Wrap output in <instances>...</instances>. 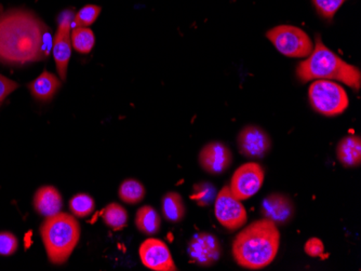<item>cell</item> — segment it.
<instances>
[{"mask_svg": "<svg viewBox=\"0 0 361 271\" xmlns=\"http://www.w3.org/2000/svg\"><path fill=\"white\" fill-rule=\"evenodd\" d=\"M310 106L318 114L336 117L348 109L350 101L345 89L332 80L318 79L308 89Z\"/></svg>", "mask_w": 361, "mask_h": 271, "instance_id": "obj_5", "label": "cell"}, {"mask_svg": "<svg viewBox=\"0 0 361 271\" xmlns=\"http://www.w3.org/2000/svg\"><path fill=\"white\" fill-rule=\"evenodd\" d=\"M118 196L125 203L137 204L145 198L146 189L141 182L128 179L119 186Z\"/></svg>", "mask_w": 361, "mask_h": 271, "instance_id": "obj_21", "label": "cell"}, {"mask_svg": "<svg viewBox=\"0 0 361 271\" xmlns=\"http://www.w3.org/2000/svg\"><path fill=\"white\" fill-rule=\"evenodd\" d=\"M19 248V241L12 232H0V255L10 256Z\"/></svg>", "mask_w": 361, "mask_h": 271, "instance_id": "obj_27", "label": "cell"}, {"mask_svg": "<svg viewBox=\"0 0 361 271\" xmlns=\"http://www.w3.org/2000/svg\"><path fill=\"white\" fill-rule=\"evenodd\" d=\"M216 196H218V190H216V186L210 182L204 181L192 186V191L190 198L197 206L206 208V206H210L214 203Z\"/></svg>", "mask_w": 361, "mask_h": 271, "instance_id": "obj_22", "label": "cell"}, {"mask_svg": "<svg viewBox=\"0 0 361 271\" xmlns=\"http://www.w3.org/2000/svg\"><path fill=\"white\" fill-rule=\"evenodd\" d=\"M304 251L310 258H320L324 253V246L318 238H310L306 241Z\"/></svg>", "mask_w": 361, "mask_h": 271, "instance_id": "obj_28", "label": "cell"}, {"mask_svg": "<svg viewBox=\"0 0 361 271\" xmlns=\"http://www.w3.org/2000/svg\"><path fill=\"white\" fill-rule=\"evenodd\" d=\"M75 14L72 11L62 14V19L59 22L58 30L52 40V53L56 62V70L61 80L64 82L68 75V64L72 56V34L73 22Z\"/></svg>", "mask_w": 361, "mask_h": 271, "instance_id": "obj_8", "label": "cell"}, {"mask_svg": "<svg viewBox=\"0 0 361 271\" xmlns=\"http://www.w3.org/2000/svg\"><path fill=\"white\" fill-rule=\"evenodd\" d=\"M198 161L207 173L221 175L232 165V151L221 141H210L202 147Z\"/></svg>", "mask_w": 361, "mask_h": 271, "instance_id": "obj_13", "label": "cell"}, {"mask_svg": "<svg viewBox=\"0 0 361 271\" xmlns=\"http://www.w3.org/2000/svg\"><path fill=\"white\" fill-rule=\"evenodd\" d=\"M140 258L146 268L154 271H176V263L165 242L159 239H146L140 246Z\"/></svg>", "mask_w": 361, "mask_h": 271, "instance_id": "obj_12", "label": "cell"}, {"mask_svg": "<svg viewBox=\"0 0 361 271\" xmlns=\"http://www.w3.org/2000/svg\"><path fill=\"white\" fill-rule=\"evenodd\" d=\"M34 208L44 218L56 215L63 208V198L54 186H42L34 196Z\"/></svg>", "mask_w": 361, "mask_h": 271, "instance_id": "obj_15", "label": "cell"}, {"mask_svg": "<svg viewBox=\"0 0 361 271\" xmlns=\"http://www.w3.org/2000/svg\"><path fill=\"white\" fill-rule=\"evenodd\" d=\"M162 215L168 222H178L183 220L186 214V206L183 198L176 191L166 194L161 200Z\"/></svg>", "mask_w": 361, "mask_h": 271, "instance_id": "obj_19", "label": "cell"}, {"mask_svg": "<svg viewBox=\"0 0 361 271\" xmlns=\"http://www.w3.org/2000/svg\"><path fill=\"white\" fill-rule=\"evenodd\" d=\"M336 157L345 168L359 167L361 163V139L358 135H348L338 141Z\"/></svg>", "mask_w": 361, "mask_h": 271, "instance_id": "obj_17", "label": "cell"}, {"mask_svg": "<svg viewBox=\"0 0 361 271\" xmlns=\"http://www.w3.org/2000/svg\"><path fill=\"white\" fill-rule=\"evenodd\" d=\"M135 226L137 230L146 236H154L161 228V218L153 206H141L135 214Z\"/></svg>", "mask_w": 361, "mask_h": 271, "instance_id": "obj_18", "label": "cell"}, {"mask_svg": "<svg viewBox=\"0 0 361 271\" xmlns=\"http://www.w3.org/2000/svg\"><path fill=\"white\" fill-rule=\"evenodd\" d=\"M102 8L95 5H87L81 8L74 17V25L77 27H89L100 15Z\"/></svg>", "mask_w": 361, "mask_h": 271, "instance_id": "obj_25", "label": "cell"}, {"mask_svg": "<svg viewBox=\"0 0 361 271\" xmlns=\"http://www.w3.org/2000/svg\"><path fill=\"white\" fill-rule=\"evenodd\" d=\"M237 145L241 155L250 159L265 157L271 149V139L269 133L257 125H247L237 137Z\"/></svg>", "mask_w": 361, "mask_h": 271, "instance_id": "obj_10", "label": "cell"}, {"mask_svg": "<svg viewBox=\"0 0 361 271\" xmlns=\"http://www.w3.org/2000/svg\"><path fill=\"white\" fill-rule=\"evenodd\" d=\"M62 87L60 78L48 70H44L35 80H32L28 84L30 93L36 100L40 102H48L54 98L59 90Z\"/></svg>", "mask_w": 361, "mask_h": 271, "instance_id": "obj_16", "label": "cell"}, {"mask_svg": "<svg viewBox=\"0 0 361 271\" xmlns=\"http://www.w3.org/2000/svg\"><path fill=\"white\" fill-rule=\"evenodd\" d=\"M346 0H313L318 13L324 19L332 20Z\"/></svg>", "mask_w": 361, "mask_h": 271, "instance_id": "obj_26", "label": "cell"}, {"mask_svg": "<svg viewBox=\"0 0 361 271\" xmlns=\"http://www.w3.org/2000/svg\"><path fill=\"white\" fill-rule=\"evenodd\" d=\"M261 214L263 218L271 220L276 226H285L294 218L295 206L287 195L274 193L262 202Z\"/></svg>", "mask_w": 361, "mask_h": 271, "instance_id": "obj_14", "label": "cell"}, {"mask_svg": "<svg viewBox=\"0 0 361 271\" xmlns=\"http://www.w3.org/2000/svg\"><path fill=\"white\" fill-rule=\"evenodd\" d=\"M18 88H19V84L16 82L8 77L0 75V105Z\"/></svg>", "mask_w": 361, "mask_h": 271, "instance_id": "obj_29", "label": "cell"}, {"mask_svg": "<svg viewBox=\"0 0 361 271\" xmlns=\"http://www.w3.org/2000/svg\"><path fill=\"white\" fill-rule=\"evenodd\" d=\"M214 214L223 227L235 232L245 225L248 215L240 200L237 199L228 185L223 186L214 201Z\"/></svg>", "mask_w": 361, "mask_h": 271, "instance_id": "obj_7", "label": "cell"}, {"mask_svg": "<svg viewBox=\"0 0 361 271\" xmlns=\"http://www.w3.org/2000/svg\"><path fill=\"white\" fill-rule=\"evenodd\" d=\"M265 171L257 163H248L240 165L235 171L231 179L229 189L238 200H247L253 197L264 183Z\"/></svg>", "mask_w": 361, "mask_h": 271, "instance_id": "obj_9", "label": "cell"}, {"mask_svg": "<svg viewBox=\"0 0 361 271\" xmlns=\"http://www.w3.org/2000/svg\"><path fill=\"white\" fill-rule=\"evenodd\" d=\"M52 40L50 28L34 12L10 9L0 13V63L18 66L46 60Z\"/></svg>", "mask_w": 361, "mask_h": 271, "instance_id": "obj_1", "label": "cell"}, {"mask_svg": "<svg viewBox=\"0 0 361 271\" xmlns=\"http://www.w3.org/2000/svg\"><path fill=\"white\" fill-rule=\"evenodd\" d=\"M281 232L267 218L255 220L243 228L233 241V256L239 266L259 270L271 265L277 256Z\"/></svg>", "mask_w": 361, "mask_h": 271, "instance_id": "obj_2", "label": "cell"}, {"mask_svg": "<svg viewBox=\"0 0 361 271\" xmlns=\"http://www.w3.org/2000/svg\"><path fill=\"white\" fill-rule=\"evenodd\" d=\"M267 37L278 51L288 58H307L314 49L310 36L297 26H275L267 32Z\"/></svg>", "mask_w": 361, "mask_h": 271, "instance_id": "obj_6", "label": "cell"}, {"mask_svg": "<svg viewBox=\"0 0 361 271\" xmlns=\"http://www.w3.org/2000/svg\"><path fill=\"white\" fill-rule=\"evenodd\" d=\"M297 76L304 84L324 79L343 82L356 91L361 87L360 70L328 49L319 35L316 36L312 53L298 65Z\"/></svg>", "mask_w": 361, "mask_h": 271, "instance_id": "obj_3", "label": "cell"}, {"mask_svg": "<svg viewBox=\"0 0 361 271\" xmlns=\"http://www.w3.org/2000/svg\"><path fill=\"white\" fill-rule=\"evenodd\" d=\"M190 260L202 267H210L220 260L222 254L219 239L210 232H200L190 239L188 248Z\"/></svg>", "mask_w": 361, "mask_h": 271, "instance_id": "obj_11", "label": "cell"}, {"mask_svg": "<svg viewBox=\"0 0 361 271\" xmlns=\"http://www.w3.org/2000/svg\"><path fill=\"white\" fill-rule=\"evenodd\" d=\"M71 212L75 218H84L91 215L95 209V202L87 194H77L70 200Z\"/></svg>", "mask_w": 361, "mask_h": 271, "instance_id": "obj_24", "label": "cell"}, {"mask_svg": "<svg viewBox=\"0 0 361 271\" xmlns=\"http://www.w3.org/2000/svg\"><path fill=\"white\" fill-rule=\"evenodd\" d=\"M40 234L49 260L54 265H62L78 244L80 225L74 215L60 212L46 218L40 226Z\"/></svg>", "mask_w": 361, "mask_h": 271, "instance_id": "obj_4", "label": "cell"}, {"mask_svg": "<svg viewBox=\"0 0 361 271\" xmlns=\"http://www.w3.org/2000/svg\"><path fill=\"white\" fill-rule=\"evenodd\" d=\"M102 218L107 227L113 230H121L128 225L129 215L123 206L113 202L105 206L102 211Z\"/></svg>", "mask_w": 361, "mask_h": 271, "instance_id": "obj_20", "label": "cell"}, {"mask_svg": "<svg viewBox=\"0 0 361 271\" xmlns=\"http://www.w3.org/2000/svg\"><path fill=\"white\" fill-rule=\"evenodd\" d=\"M72 46L81 54H88L92 51L95 44V36L89 27H77L75 26L71 34Z\"/></svg>", "mask_w": 361, "mask_h": 271, "instance_id": "obj_23", "label": "cell"}]
</instances>
